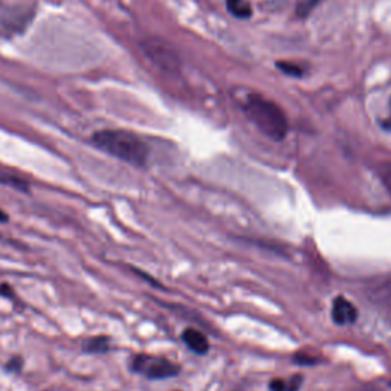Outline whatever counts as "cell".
I'll return each instance as SVG.
<instances>
[{
	"mask_svg": "<svg viewBox=\"0 0 391 391\" xmlns=\"http://www.w3.org/2000/svg\"><path fill=\"white\" fill-rule=\"evenodd\" d=\"M97 149L124 161L133 167H144L149 159V147L139 136L126 130H101L92 136Z\"/></svg>",
	"mask_w": 391,
	"mask_h": 391,
	"instance_id": "obj_1",
	"label": "cell"
},
{
	"mask_svg": "<svg viewBox=\"0 0 391 391\" xmlns=\"http://www.w3.org/2000/svg\"><path fill=\"white\" fill-rule=\"evenodd\" d=\"M242 109L252 124L267 138L274 141H282L286 138L289 124H287L283 109L275 105L274 101L251 94L245 100Z\"/></svg>",
	"mask_w": 391,
	"mask_h": 391,
	"instance_id": "obj_2",
	"label": "cell"
},
{
	"mask_svg": "<svg viewBox=\"0 0 391 391\" xmlns=\"http://www.w3.org/2000/svg\"><path fill=\"white\" fill-rule=\"evenodd\" d=\"M130 368L133 372L146 376L147 379H168L179 375V365L168 361L166 358L141 353L132 358Z\"/></svg>",
	"mask_w": 391,
	"mask_h": 391,
	"instance_id": "obj_3",
	"label": "cell"
},
{
	"mask_svg": "<svg viewBox=\"0 0 391 391\" xmlns=\"http://www.w3.org/2000/svg\"><path fill=\"white\" fill-rule=\"evenodd\" d=\"M142 53L158 69L174 74L181 68V60L170 45L161 42V40H147L142 43Z\"/></svg>",
	"mask_w": 391,
	"mask_h": 391,
	"instance_id": "obj_4",
	"label": "cell"
},
{
	"mask_svg": "<svg viewBox=\"0 0 391 391\" xmlns=\"http://www.w3.org/2000/svg\"><path fill=\"white\" fill-rule=\"evenodd\" d=\"M33 16V9L18 5L0 6V31L16 33L26 26L28 20Z\"/></svg>",
	"mask_w": 391,
	"mask_h": 391,
	"instance_id": "obj_5",
	"label": "cell"
},
{
	"mask_svg": "<svg viewBox=\"0 0 391 391\" xmlns=\"http://www.w3.org/2000/svg\"><path fill=\"white\" fill-rule=\"evenodd\" d=\"M332 320L338 326H350L358 320L356 306L344 296H336L332 304Z\"/></svg>",
	"mask_w": 391,
	"mask_h": 391,
	"instance_id": "obj_6",
	"label": "cell"
},
{
	"mask_svg": "<svg viewBox=\"0 0 391 391\" xmlns=\"http://www.w3.org/2000/svg\"><path fill=\"white\" fill-rule=\"evenodd\" d=\"M182 341L187 344L190 350H193L194 353L198 355H205L210 350V343L208 338L205 336L202 332L196 331V328H185L182 332Z\"/></svg>",
	"mask_w": 391,
	"mask_h": 391,
	"instance_id": "obj_7",
	"label": "cell"
},
{
	"mask_svg": "<svg viewBox=\"0 0 391 391\" xmlns=\"http://www.w3.org/2000/svg\"><path fill=\"white\" fill-rule=\"evenodd\" d=\"M0 185H6L17 191L29 193V182L22 174H18L16 170L6 168L0 166Z\"/></svg>",
	"mask_w": 391,
	"mask_h": 391,
	"instance_id": "obj_8",
	"label": "cell"
},
{
	"mask_svg": "<svg viewBox=\"0 0 391 391\" xmlns=\"http://www.w3.org/2000/svg\"><path fill=\"white\" fill-rule=\"evenodd\" d=\"M110 350V338L105 335L90 336L83 343V352L90 355H102Z\"/></svg>",
	"mask_w": 391,
	"mask_h": 391,
	"instance_id": "obj_9",
	"label": "cell"
},
{
	"mask_svg": "<svg viewBox=\"0 0 391 391\" xmlns=\"http://www.w3.org/2000/svg\"><path fill=\"white\" fill-rule=\"evenodd\" d=\"M228 11L237 18H250L252 16V6L246 0H226Z\"/></svg>",
	"mask_w": 391,
	"mask_h": 391,
	"instance_id": "obj_10",
	"label": "cell"
},
{
	"mask_svg": "<svg viewBox=\"0 0 391 391\" xmlns=\"http://www.w3.org/2000/svg\"><path fill=\"white\" fill-rule=\"evenodd\" d=\"M320 4V0H298L296 2V9H295V13L298 17H307L309 14H311L315 6Z\"/></svg>",
	"mask_w": 391,
	"mask_h": 391,
	"instance_id": "obj_11",
	"label": "cell"
},
{
	"mask_svg": "<svg viewBox=\"0 0 391 391\" xmlns=\"http://www.w3.org/2000/svg\"><path fill=\"white\" fill-rule=\"evenodd\" d=\"M377 174H379L380 181H382V183L385 185V188L391 194V162H385V164H382V166H379Z\"/></svg>",
	"mask_w": 391,
	"mask_h": 391,
	"instance_id": "obj_12",
	"label": "cell"
},
{
	"mask_svg": "<svg viewBox=\"0 0 391 391\" xmlns=\"http://www.w3.org/2000/svg\"><path fill=\"white\" fill-rule=\"evenodd\" d=\"M277 66H279V69L283 70L286 75H291V77H301L303 75V69L298 65L289 63V61H280Z\"/></svg>",
	"mask_w": 391,
	"mask_h": 391,
	"instance_id": "obj_13",
	"label": "cell"
},
{
	"mask_svg": "<svg viewBox=\"0 0 391 391\" xmlns=\"http://www.w3.org/2000/svg\"><path fill=\"white\" fill-rule=\"evenodd\" d=\"M22 368H23V361H22V358H20V356L11 358L6 364L8 372H13V373H20V372H22Z\"/></svg>",
	"mask_w": 391,
	"mask_h": 391,
	"instance_id": "obj_14",
	"label": "cell"
},
{
	"mask_svg": "<svg viewBox=\"0 0 391 391\" xmlns=\"http://www.w3.org/2000/svg\"><path fill=\"white\" fill-rule=\"evenodd\" d=\"M295 363L296 364H306V365H311V364H316V358H314L312 355H304V353H298L295 356Z\"/></svg>",
	"mask_w": 391,
	"mask_h": 391,
	"instance_id": "obj_15",
	"label": "cell"
},
{
	"mask_svg": "<svg viewBox=\"0 0 391 391\" xmlns=\"http://www.w3.org/2000/svg\"><path fill=\"white\" fill-rule=\"evenodd\" d=\"M271 391H289L287 390V382L284 379H274L269 384Z\"/></svg>",
	"mask_w": 391,
	"mask_h": 391,
	"instance_id": "obj_16",
	"label": "cell"
},
{
	"mask_svg": "<svg viewBox=\"0 0 391 391\" xmlns=\"http://www.w3.org/2000/svg\"><path fill=\"white\" fill-rule=\"evenodd\" d=\"M382 127L388 132H391V100H390V113H388V117L382 121Z\"/></svg>",
	"mask_w": 391,
	"mask_h": 391,
	"instance_id": "obj_17",
	"label": "cell"
},
{
	"mask_svg": "<svg viewBox=\"0 0 391 391\" xmlns=\"http://www.w3.org/2000/svg\"><path fill=\"white\" fill-rule=\"evenodd\" d=\"M0 222H8V214L0 210Z\"/></svg>",
	"mask_w": 391,
	"mask_h": 391,
	"instance_id": "obj_18",
	"label": "cell"
},
{
	"mask_svg": "<svg viewBox=\"0 0 391 391\" xmlns=\"http://www.w3.org/2000/svg\"><path fill=\"white\" fill-rule=\"evenodd\" d=\"M390 387H391V384H390Z\"/></svg>",
	"mask_w": 391,
	"mask_h": 391,
	"instance_id": "obj_19",
	"label": "cell"
}]
</instances>
